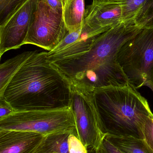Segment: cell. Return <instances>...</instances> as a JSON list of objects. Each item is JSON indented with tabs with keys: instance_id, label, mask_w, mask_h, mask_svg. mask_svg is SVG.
Segmentation results:
<instances>
[{
	"instance_id": "obj_1",
	"label": "cell",
	"mask_w": 153,
	"mask_h": 153,
	"mask_svg": "<svg viewBox=\"0 0 153 153\" xmlns=\"http://www.w3.org/2000/svg\"><path fill=\"white\" fill-rule=\"evenodd\" d=\"M142 28L122 22L102 33L89 50L77 55L50 62L72 86L89 92L129 84L117 60L120 48Z\"/></svg>"
},
{
	"instance_id": "obj_2",
	"label": "cell",
	"mask_w": 153,
	"mask_h": 153,
	"mask_svg": "<svg viewBox=\"0 0 153 153\" xmlns=\"http://www.w3.org/2000/svg\"><path fill=\"white\" fill-rule=\"evenodd\" d=\"M47 53L36 51L0 94L15 111L71 108L72 85L49 62Z\"/></svg>"
},
{
	"instance_id": "obj_3",
	"label": "cell",
	"mask_w": 153,
	"mask_h": 153,
	"mask_svg": "<svg viewBox=\"0 0 153 153\" xmlns=\"http://www.w3.org/2000/svg\"><path fill=\"white\" fill-rule=\"evenodd\" d=\"M93 103L105 134L132 136L143 140V128L153 116L147 100L128 84L96 89Z\"/></svg>"
},
{
	"instance_id": "obj_4",
	"label": "cell",
	"mask_w": 153,
	"mask_h": 153,
	"mask_svg": "<svg viewBox=\"0 0 153 153\" xmlns=\"http://www.w3.org/2000/svg\"><path fill=\"white\" fill-rule=\"evenodd\" d=\"M117 60L131 85L147 86L153 92V28L142 29L126 42Z\"/></svg>"
},
{
	"instance_id": "obj_5",
	"label": "cell",
	"mask_w": 153,
	"mask_h": 153,
	"mask_svg": "<svg viewBox=\"0 0 153 153\" xmlns=\"http://www.w3.org/2000/svg\"><path fill=\"white\" fill-rule=\"evenodd\" d=\"M0 129L31 131L44 136L61 132H70L75 136L76 134L71 108L15 111L0 118Z\"/></svg>"
},
{
	"instance_id": "obj_6",
	"label": "cell",
	"mask_w": 153,
	"mask_h": 153,
	"mask_svg": "<svg viewBox=\"0 0 153 153\" xmlns=\"http://www.w3.org/2000/svg\"><path fill=\"white\" fill-rule=\"evenodd\" d=\"M71 109L75 120L76 137L94 152L105 134L93 103L92 93L72 86Z\"/></svg>"
},
{
	"instance_id": "obj_7",
	"label": "cell",
	"mask_w": 153,
	"mask_h": 153,
	"mask_svg": "<svg viewBox=\"0 0 153 153\" xmlns=\"http://www.w3.org/2000/svg\"><path fill=\"white\" fill-rule=\"evenodd\" d=\"M63 16L53 11L45 0H40L31 20L25 45L54 50L67 33Z\"/></svg>"
},
{
	"instance_id": "obj_8",
	"label": "cell",
	"mask_w": 153,
	"mask_h": 153,
	"mask_svg": "<svg viewBox=\"0 0 153 153\" xmlns=\"http://www.w3.org/2000/svg\"><path fill=\"white\" fill-rule=\"evenodd\" d=\"M40 0H28L0 25V57L11 49L25 45L28 32Z\"/></svg>"
},
{
	"instance_id": "obj_9",
	"label": "cell",
	"mask_w": 153,
	"mask_h": 153,
	"mask_svg": "<svg viewBox=\"0 0 153 153\" xmlns=\"http://www.w3.org/2000/svg\"><path fill=\"white\" fill-rule=\"evenodd\" d=\"M120 0L92 3L85 9L84 25L104 33L122 22Z\"/></svg>"
},
{
	"instance_id": "obj_10",
	"label": "cell",
	"mask_w": 153,
	"mask_h": 153,
	"mask_svg": "<svg viewBox=\"0 0 153 153\" xmlns=\"http://www.w3.org/2000/svg\"><path fill=\"white\" fill-rule=\"evenodd\" d=\"M44 137L31 131L0 129V153H34Z\"/></svg>"
},
{
	"instance_id": "obj_11",
	"label": "cell",
	"mask_w": 153,
	"mask_h": 153,
	"mask_svg": "<svg viewBox=\"0 0 153 153\" xmlns=\"http://www.w3.org/2000/svg\"><path fill=\"white\" fill-rule=\"evenodd\" d=\"M85 13L84 0H64L63 18L69 33L83 27Z\"/></svg>"
},
{
	"instance_id": "obj_12",
	"label": "cell",
	"mask_w": 153,
	"mask_h": 153,
	"mask_svg": "<svg viewBox=\"0 0 153 153\" xmlns=\"http://www.w3.org/2000/svg\"><path fill=\"white\" fill-rule=\"evenodd\" d=\"M72 134L61 132L46 136L34 153H69L68 139Z\"/></svg>"
},
{
	"instance_id": "obj_13",
	"label": "cell",
	"mask_w": 153,
	"mask_h": 153,
	"mask_svg": "<svg viewBox=\"0 0 153 153\" xmlns=\"http://www.w3.org/2000/svg\"><path fill=\"white\" fill-rule=\"evenodd\" d=\"M36 51H27L6 60L0 65V94L22 65Z\"/></svg>"
},
{
	"instance_id": "obj_14",
	"label": "cell",
	"mask_w": 153,
	"mask_h": 153,
	"mask_svg": "<svg viewBox=\"0 0 153 153\" xmlns=\"http://www.w3.org/2000/svg\"><path fill=\"white\" fill-rule=\"evenodd\" d=\"M105 137L124 153H153L145 141L132 136L105 134Z\"/></svg>"
},
{
	"instance_id": "obj_15",
	"label": "cell",
	"mask_w": 153,
	"mask_h": 153,
	"mask_svg": "<svg viewBox=\"0 0 153 153\" xmlns=\"http://www.w3.org/2000/svg\"><path fill=\"white\" fill-rule=\"evenodd\" d=\"M146 0H120L122 9V22L134 24V20Z\"/></svg>"
},
{
	"instance_id": "obj_16",
	"label": "cell",
	"mask_w": 153,
	"mask_h": 153,
	"mask_svg": "<svg viewBox=\"0 0 153 153\" xmlns=\"http://www.w3.org/2000/svg\"><path fill=\"white\" fill-rule=\"evenodd\" d=\"M134 24L141 28H153V0H146L135 19Z\"/></svg>"
},
{
	"instance_id": "obj_17",
	"label": "cell",
	"mask_w": 153,
	"mask_h": 153,
	"mask_svg": "<svg viewBox=\"0 0 153 153\" xmlns=\"http://www.w3.org/2000/svg\"><path fill=\"white\" fill-rule=\"evenodd\" d=\"M28 0H0V25Z\"/></svg>"
},
{
	"instance_id": "obj_18",
	"label": "cell",
	"mask_w": 153,
	"mask_h": 153,
	"mask_svg": "<svg viewBox=\"0 0 153 153\" xmlns=\"http://www.w3.org/2000/svg\"><path fill=\"white\" fill-rule=\"evenodd\" d=\"M82 27L73 32H71V33L68 32L64 38L61 41V43L54 50L48 52L50 53H56L58 51H61L65 48L76 42L81 36L82 33Z\"/></svg>"
},
{
	"instance_id": "obj_19",
	"label": "cell",
	"mask_w": 153,
	"mask_h": 153,
	"mask_svg": "<svg viewBox=\"0 0 153 153\" xmlns=\"http://www.w3.org/2000/svg\"><path fill=\"white\" fill-rule=\"evenodd\" d=\"M143 140L153 152V116L149 117L143 128Z\"/></svg>"
},
{
	"instance_id": "obj_20",
	"label": "cell",
	"mask_w": 153,
	"mask_h": 153,
	"mask_svg": "<svg viewBox=\"0 0 153 153\" xmlns=\"http://www.w3.org/2000/svg\"><path fill=\"white\" fill-rule=\"evenodd\" d=\"M68 145L69 153H88V149L73 134L69 136Z\"/></svg>"
},
{
	"instance_id": "obj_21",
	"label": "cell",
	"mask_w": 153,
	"mask_h": 153,
	"mask_svg": "<svg viewBox=\"0 0 153 153\" xmlns=\"http://www.w3.org/2000/svg\"><path fill=\"white\" fill-rule=\"evenodd\" d=\"M95 153H124L104 136Z\"/></svg>"
},
{
	"instance_id": "obj_22",
	"label": "cell",
	"mask_w": 153,
	"mask_h": 153,
	"mask_svg": "<svg viewBox=\"0 0 153 153\" xmlns=\"http://www.w3.org/2000/svg\"><path fill=\"white\" fill-rule=\"evenodd\" d=\"M45 1L53 11L63 16L64 0H45Z\"/></svg>"
},
{
	"instance_id": "obj_23",
	"label": "cell",
	"mask_w": 153,
	"mask_h": 153,
	"mask_svg": "<svg viewBox=\"0 0 153 153\" xmlns=\"http://www.w3.org/2000/svg\"><path fill=\"white\" fill-rule=\"evenodd\" d=\"M15 111L13 108L3 98L0 97V118L7 117Z\"/></svg>"
},
{
	"instance_id": "obj_24",
	"label": "cell",
	"mask_w": 153,
	"mask_h": 153,
	"mask_svg": "<svg viewBox=\"0 0 153 153\" xmlns=\"http://www.w3.org/2000/svg\"><path fill=\"white\" fill-rule=\"evenodd\" d=\"M113 1H115V0H93L92 3H96L107 2Z\"/></svg>"
}]
</instances>
